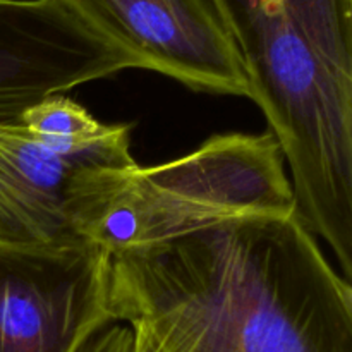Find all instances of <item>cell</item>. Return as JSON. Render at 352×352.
<instances>
[{"mask_svg": "<svg viewBox=\"0 0 352 352\" xmlns=\"http://www.w3.org/2000/svg\"><path fill=\"white\" fill-rule=\"evenodd\" d=\"M129 124L89 140H60L0 124V250L79 243L67 213L72 179L91 167H133Z\"/></svg>", "mask_w": 352, "mask_h": 352, "instance_id": "obj_5", "label": "cell"}, {"mask_svg": "<svg viewBox=\"0 0 352 352\" xmlns=\"http://www.w3.org/2000/svg\"><path fill=\"white\" fill-rule=\"evenodd\" d=\"M110 309L157 352H352V285L298 213L113 254Z\"/></svg>", "mask_w": 352, "mask_h": 352, "instance_id": "obj_1", "label": "cell"}, {"mask_svg": "<svg viewBox=\"0 0 352 352\" xmlns=\"http://www.w3.org/2000/svg\"><path fill=\"white\" fill-rule=\"evenodd\" d=\"M133 329V327H131ZM134 332V352H157L155 346L151 344V340L144 336L140 330L133 329Z\"/></svg>", "mask_w": 352, "mask_h": 352, "instance_id": "obj_9", "label": "cell"}, {"mask_svg": "<svg viewBox=\"0 0 352 352\" xmlns=\"http://www.w3.org/2000/svg\"><path fill=\"white\" fill-rule=\"evenodd\" d=\"M110 323L105 250L86 241L0 250V352H76Z\"/></svg>", "mask_w": 352, "mask_h": 352, "instance_id": "obj_3", "label": "cell"}, {"mask_svg": "<svg viewBox=\"0 0 352 352\" xmlns=\"http://www.w3.org/2000/svg\"><path fill=\"white\" fill-rule=\"evenodd\" d=\"M67 213L79 239L110 256L250 217L296 213L284 155L270 131L226 133L150 167H91L72 179Z\"/></svg>", "mask_w": 352, "mask_h": 352, "instance_id": "obj_2", "label": "cell"}, {"mask_svg": "<svg viewBox=\"0 0 352 352\" xmlns=\"http://www.w3.org/2000/svg\"><path fill=\"white\" fill-rule=\"evenodd\" d=\"M76 352H134V332L126 323H110Z\"/></svg>", "mask_w": 352, "mask_h": 352, "instance_id": "obj_8", "label": "cell"}, {"mask_svg": "<svg viewBox=\"0 0 352 352\" xmlns=\"http://www.w3.org/2000/svg\"><path fill=\"white\" fill-rule=\"evenodd\" d=\"M126 69L141 65L58 0H0V124Z\"/></svg>", "mask_w": 352, "mask_h": 352, "instance_id": "obj_6", "label": "cell"}, {"mask_svg": "<svg viewBox=\"0 0 352 352\" xmlns=\"http://www.w3.org/2000/svg\"><path fill=\"white\" fill-rule=\"evenodd\" d=\"M19 122L34 133L60 140H89L107 127L88 109L65 95H52L34 103L21 116Z\"/></svg>", "mask_w": 352, "mask_h": 352, "instance_id": "obj_7", "label": "cell"}, {"mask_svg": "<svg viewBox=\"0 0 352 352\" xmlns=\"http://www.w3.org/2000/svg\"><path fill=\"white\" fill-rule=\"evenodd\" d=\"M140 62L196 91L248 96L243 57L219 0H58Z\"/></svg>", "mask_w": 352, "mask_h": 352, "instance_id": "obj_4", "label": "cell"}]
</instances>
